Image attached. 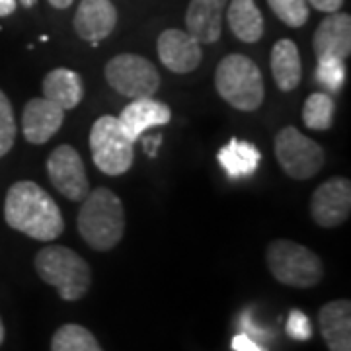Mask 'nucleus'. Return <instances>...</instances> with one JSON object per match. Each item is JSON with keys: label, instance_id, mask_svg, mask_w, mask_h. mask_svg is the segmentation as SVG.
<instances>
[{"label": "nucleus", "instance_id": "nucleus-10", "mask_svg": "<svg viewBox=\"0 0 351 351\" xmlns=\"http://www.w3.org/2000/svg\"><path fill=\"white\" fill-rule=\"evenodd\" d=\"M351 213V182L348 178H332L314 189L311 217L322 228L343 225Z\"/></svg>", "mask_w": 351, "mask_h": 351}, {"label": "nucleus", "instance_id": "nucleus-11", "mask_svg": "<svg viewBox=\"0 0 351 351\" xmlns=\"http://www.w3.org/2000/svg\"><path fill=\"white\" fill-rule=\"evenodd\" d=\"M156 49L160 63L176 75L193 73L203 59L199 41L182 29H164L158 36Z\"/></svg>", "mask_w": 351, "mask_h": 351}, {"label": "nucleus", "instance_id": "nucleus-24", "mask_svg": "<svg viewBox=\"0 0 351 351\" xmlns=\"http://www.w3.org/2000/svg\"><path fill=\"white\" fill-rule=\"evenodd\" d=\"M271 12L289 27H302L308 22L311 6L306 0H267Z\"/></svg>", "mask_w": 351, "mask_h": 351}, {"label": "nucleus", "instance_id": "nucleus-29", "mask_svg": "<svg viewBox=\"0 0 351 351\" xmlns=\"http://www.w3.org/2000/svg\"><path fill=\"white\" fill-rule=\"evenodd\" d=\"M308 2V6H313L314 10H320V12H338L339 8H341V4H343V0H306Z\"/></svg>", "mask_w": 351, "mask_h": 351}, {"label": "nucleus", "instance_id": "nucleus-21", "mask_svg": "<svg viewBox=\"0 0 351 351\" xmlns=\"http://www.w3.org/2000/svg\"><path fill=\"white\" fill-rule=\"evenodd\" d=\"M230 32L244 43H256L263 36V16L254 0H232L226 10Z\"/></svg>", "mask_w": 351, "mask_h": 351}, {"label": "nucleus", "instance_id": "nucleus-17", "mask_svg": "<svg viewBox=\"0 0 351 351\" xmlns=\"http://www.w3.org/2000/svg\"><path fill=\"white\" fill-rule=\"evenodd\" d=\"M320 334L330 351H351V302L348 299L326 302L318 313Z\"/></svg>", "mask_w": 351, "mask_h": 351}, {"label": "nucleus", "instance_id": "nucleus-12", "mask_svg": "<svg viewBox=\"0 0 351 351\" xmlns=\"http://www.w3.org/2000/svg\"><path fill=\"white\" fill-rule=\"evenodd\" d=\"M316 61L341 59L346 61L351 53V16L346 12H332L316 27L313 39Z\"/></svg>", "mask_w": 351, "mask_h": 351}, {"label": "nucleus", "instance_id": "nucleus-6", "mask_svg": "<svg viewBox=\"0 0 351 351\" xmlns=\"http://www.w3.org/2000/svg\"><path fill=\"white\" fill-rule=\"evenodd\" d=\"M90 152L106 176H121L135 162V143L127 137L115 115H101L90 129Z\"/></svg>", "mask_w": 351, "mask_h": 351}, {"label": "nucleus", "instance_id": "nucleus-7", "mask_svg": "<svg viewBox=\"0 0 351 351\" xmlns=\"http://www.w3.org/2000/svg\"><path fill=\"white\" fill-rule=\"evenodd\" d=\"M274 149L281 170L293 180H311L326 162L324 149L293 125L279 129Z\"/></svg>", "mask_w": 351, "mask_h": 351}, {"label": "nucleus", "instance_id": "nucleus-30", "mask_svg": "<svg viewBox=\"0 0 351 351\" xmlns=\"http://www.w3.org/2000/svg\"><path fill=\"white\" fill-rule=\"evenodd\" d=\"M16 10V0H0V18H6Z\"/></svg>", "mask_w": 351, "mask_h": 351}, {"label": "nucleus", "instance_id": "nucleus-26", "mask_svg": "<svg viewBox=\"0 0 351 351\" xmlns=\"http://www.w3.org/2000/svg\"><path fill=\"white\" fill-rule=\"evenodd\" d=\"M16 143V119L12 104L8 96L0 90V158L12 151Z\"/></svg>", "mask_w": 351, "mask_h": 351}, {"label": "nucleus", "instance_id": "nucleus-3", "mask_svg": "<svg viewBox=\"0 0 351 351\" xmlns=\"http://www.w3.org/2000/svg\"><path fill=\"white\" fill-rule=\"evenodd\" d=\"M219 96L239 112H256L263 104V76L246 55H226L215 71Z\"/></svg>", "mask_w": 351, "mask_h": 351}, {"label": "nucleus", "instance_id": "nucleus-5", "mask_svg": "<svg viewBox=\"0 0 351 351\" xmlns=\"http://www.w3.org/2000/svg\"><path fill=\"white\" fill-rule=\"evenodd\" d=\"M265 262L281 285L308 289L318 285L324 277L322 260L306 246L293 240L277 239L265 250Z\"/></svg>", "mask_w": 351, "mask_h": 351}, {"label": "nucleus", "instance_id": "nucleus-34", "mask_svg": "<svg viewBox=\"0 0 351 351\" xmlns=\"http://www.w3.org/2000/svg\"><path fill=\"white\" fill-rule=\"evenodd\" d=\"M22 4H24V6H34L36 0H22Z\"/></svg>", "mask_w": 351, "mask_h": 351}, {"label": "nucleus", "instance_id": "nucleus-9", "mask_svg": "<svg viewBox=\"0 0 351 351\" xmlns=\"http://www.w3.org/2000/svg\"><path fill=\"white\" fill-rule=\"evenodd\" d=\"M47 174L51 184L66 199L82 201L90 191L86 168L80 154L71 145H61L47 158Z\"/></svg>", "mask_w": 351, "mask_h": 351}, {"label": "nucleus", "instance_id": "nucleus-27", "mask_svg": "<svg viewBox=\"0 0 351 351\" xmlns=\"http://www.w3.org/2000/svg\"><path fill=\"white\" fill-rule=\"evenodd\" d=\"M287 336L289 338L297 339V341H306V339L313 338V324H311L308 316L302 313V311L293 308L289 313Z\"/></svg>", "mask_w": 351, "mask_h": 351}, {"label": "nucleus", "instance_id": "nucleus-22", "mask_svg": "<svg viewBox=\"0 0 351 351\" xmlns=\"http://www.w3.org/2000/svg\"><path fill=\"white\" fill-rule=\"evenodd\" d=\"M51 351H104L94 334L78 324H64L51 339Z\"/></svg>", "mask_w": 351, "mask_h": 351}, {"label": "nucleus", "instance_id": "nucleus-8", "mask_svg": "<svg viewBox=\"0 0 351 351\" xmlns=\"http://www.w3.org/2000/svg\"><path fill=\"white\" fill-rule=\"evenodd\" d=\"M108 84L125 98H152L160 88L156 66L135 53H121L108 61L104 69Z\"/></svg>", "mask_w": 351, "mask_h": 351}, {"label": "nucleus", "instance_id": "nucleus-25", "mask_svg": "<svg viewBox=\"0 0 351 351\" xmlns=\"http://www.w3.org/2000/svg\"><path fill=\"white\" fill-rule=\"evenodd\" d=\"M346 61L341 59H320L316 64V82L326 90V94H338L346 82Z\"/></svg>", "mask_w": 351, "mask_h": 351}, {"label": "nucleus", "instance_id": "nucleus-19", "mask_svg": "<svg viewBox=\"0 0 351 351\" xmlns=\"http://www.w3.org/2000/svg\"><path fill=\"white\" fill-rule=\"evenodd\" d=\"M271 75L281 92H293L301 84L302 66L299 47L291 39H279L271 49Z\"/></svg>", "mask_w": 351, "mask_h": 351}, {"label": "nucleus", "instance_id": "nucleus-32", "mask_svg": "<svg viewBox=\"0 0 351 351\" xmlns=\"http://www.w3.org/2000/svg\"><path fill=\"white\" fill-rule=\"evenodd\" d=\"M53 8H59V10H64V8H69L75 0H47Z\"/></svg>", "mask_w": 351, "mask_h": 351}, {"label": "nucleus", "instance_id": "nucleus-28", "mask_svg": "<svg viewBox=\"0 0 351 351\" xmlns=\"http://www.w3.org/2000/svg\"><path fill=\"white\" fill-rule=\"evenodd\" d=\"M232 350L234 351H263L262 348H260V343H258V341H256L254 338H250V336H246L244 332L232 338Z\"/></svg>", "mask_w": 351, "mask_h": 351}, {"label": "nucleus", "instance_id": "nucleus-20", "mask_svg": "<svg viewBox=\"0 0 351 351\" xmlns=\"http://www.w3.org/2000/svg\"><path fill=\"white\" fill-rule=\"evenodd\" d=\"M217 160L223 166L228 178L239 180V178H248L256 172L258 164L262 160V154L250 141L230 138L225 147L217 152Z\"/></svg>", "mask_w": 351, "mask_h": 351}, {"label": "nucleus", "instance_id": "nucleus-14", "mask_svg": "<svg viewBox=\"0 0 351 351\" xmlns=\"http://www.w3.org/2000/svg\"><path fill=\"white\" fill-rule=\"evenodd\" d=\"M117 24V10L110 0H82L75 14V32L80 39L98 45Z\"/></svg>", "mask_w": 351, "mask_h": 351}, {"label": "nucleus", "instance_id": "nucleus-18", "mask_svg": "<svg viewBox=\"0 0 351 351\" xmlns=\"http://www.w3.org/2000/svg\"><path fill=\"white\" fill-rule=\"evenodd\" d=\"M43 98L57 104L63 112L75 110L84 98V84L78 73L71 69H53L43 78Z\"/></svg>", "mask_w": 351, "mask_h": 351}, {"label": "nucleus", "instance_id": "nucleus-2", "mask_svg": "<svg viewBox=\"0 0 351 351\" xmlns=\"http://www.w3.org/2000/svg\"><path fill=\"white\" fill-rule=\"evenodd\" d=\"M80 237L92 250H113L125 234V209L108 188L90 189L76 217Z\"/></svg>", "mask_w": 351, "mask_h": 351}, {"label": "nucleus", "instance_id": "nucleus-16", "mask_svg": "<svg viewBox=\"0 0 351 351\" xmlns=\"http://www.w3.org/2000/svg\"><path fill=\"white\" fill-rule=\"evenodd\" d=\"M228 0H191L186 10V27L189 36L209 45L223 34V14Z\"/></svg>", "mask_w": 351, "mask_h": 351}, {"label": "nucleus", "instance_id": "nucleus-15", "mask_svg": "<svg viewBox=\"0 0 351 351\" xmlns=\"http://www.w3.org/2000/svg\"><path fill=\"white\" fill-rule=\"evenodd\" d=\"M119 125L125 131V135L133 143H137L149 129L152 127L166 125L172 119V112L164 101L152 100V98H138L127 104L117 115Z\"/></svg>", "mask_w": 351, "mask_h": 351}, {"label": "nucleus", "instance_id": "nucleus-13", "mask_svg": "<svg viewBox=\"0 0 351 351\" xmlns=\"http://www.w3.org/2000/svg\"><path fill=\"white\" fill-rule=\"evenodd\" d=\"M64 112L47 98H34L22 112V133L32 145H45L63 127Z\"/></svg>", "mask_w": 351, "mask_h": 351}, {"label": "nucleus", "instance_id": "nucleus-33", "mask_svg": "<svg viewBox=\"0 0 351 351\" xmlns=\"http://www.w3.org/2000/svg\"><path fill=\"white\" fill-rule=\"evenodd\" d=\"M2 341H4V324L0 320V346H2Z\"/></svg>", "mask_w": 351, "mask_h": 351}, {"label": "nucleus", "instance_id": "nucleus-4", "mask_svg": "<svg viewBox=\"0 0 351 351\" xmlns=\"http://www.w3.org/2000/svg\"><path fill=\"white\" fill-rule=\"evenodd\" d=\"M36 271L57 289L63 301H80L92 285V271L82 256L64 246H47L36 256Z\"/></svg>", "mask_w": 351, "mask_h": 351}, {"label": "nucleus", "instance_id": "nucleus-31", "mask_svg": "<svg viewBox=\"0 0 351 351\" xmlns=\"http://www.w3.org/2000/svg\"><path fill=\"white\" fill-rule=\"evenodd\" d=\"M141 138H143V137H141ZM143 143H145V149H147V152H149L151 156H154V154H156V149H154V147H158V143H160V137L143 138Z\"/></svg>", "mask_w": 351, "mask_h": 351}, {"label": "nucleus", "instance_id": "nucleus-23", "mask_svg": "<svg viewBox=\"0 0 351 351\" xmlns=\"http://www.w3.org/2000/svg\"><path fill=\"white\" fill-rule=\"evenodd\" d=\"M334 100L326 92H314L302 106V123L313 131H326L334 123Z\"/></svg>", "mask_w": 351, "mask_h": 351}, {"label": "nucleus", "instance_id": "nucleus-1", "mask_svg": "<svg viewBox=\"0 0 351 351\" xmlns=\"http://www.w3.org/2000/svg\"><path fill=\"white\" fill-rule=\"evenodd\" d=\"M6 225L41 242L59 239L64 221L59 205L36 182L22 180L10 186L4 201Z\"/></svg>", "mask_w": 351, "mask_h": 351}]
</instances>
